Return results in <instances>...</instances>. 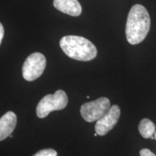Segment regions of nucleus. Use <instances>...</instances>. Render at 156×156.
<instances>
[{"label": "nucleus", "mask_w": 156, "mask_h": 156, "mask_svg": "<svg viewBox=\"0 0 156 156\" xmlns=\"http://www.w3.org/2000/svg\"><path fill=\"white\" fill-rule=\"evenodd\" d=\"M151 28V17L144 6L134 5L129 12L126 24V37L132 45L145 40Z\"/></svg>", "instance_id": "1"}, {"label": "nucleus", "mask_w": 156, "mask_h": 156, "mask_svg": "<svg viewBox=\"0 0 156 156\" xmlns=\"http://www.w3.org/2000/svg\"><path fill=\"white\" fill-rule=\"evenodd\" d=\"M60 46L66 55L78 61L88 62L97 56L95 45L82 36H64L60 40Z\"/></svg>", "instance_id": "2"}, {"label": "nucleus", "mask_w": 156, "mask_h": 156, "mask_svg": "<svg viewBox=\"0 0 156 156\" xmlns=\"http://www.w3.org/2000/svg\"><path fill=\"white\" fill-rule=\"evenodd\" d=\"M68 98L62 90L56 91L54 94L44 96L36 107V114L41 119L45 118L51 112L64 109L67 106Z\"/></svg>", "instance_id": "3"}, {"label": "nucleus", "mask_w": 156, "mask_h": 156, "mask_svg": "<svg viewBox=\"0 0 156 156\" xmlns=\"http://www.w3.org/2000/svg\"><path fill=\"white\" fill-rule=\"evenodd\" d=\"M111 108V102L105 97L84 103L80 108V114L87 122H97L103 117Z\"/></svg>", "instance_id": "4"}, {"label": "nucleus", "mask_w": 156, "mask_h": 156, "mask_svg": "<svg viewBox=\"0 0 156 156\" xmlns=\"http://www.w3.org/2000/svg\"><path fill=\"white\" fill-rule=\"evenodd\" d=\"M46 65L44 55L39 52L30 54L23 64V77L27 81H34L40 77L44 73Z\"/></svg>", "instance_id": "5"}, {"label": "nucleus", "mask_w": 156, "mask_h": 156, "mask_svg": "<svg viewBox=\"0 0 156 156\" xmlns=\"http://www.w3.org/2000/svg\"><path fill=\"white\" fill-rule=\"evenodd\" d=\"M121 115L120 108L117 105L111 106L103 117L96 122L95 132L100 136H104L116 126Z\"/></svg>", "instance_id": "6"}, {"label": "nucleus", "mask_w": 156, "mask_h": 156, "mask_svg": "<svg viewBox=\"0 0 156 156\" xmlns=\"http://www.w3.org/2000/svg\"><path fill=\"white\" fill-rule=\"evenodd\" d=\"M16 124L17 116L12 112H7L0 118V141L5 140L12 133Z\"/></svg>", "instance_id": "7"}, {"label": "nucleus", "mask_w": 156, "mask_h": 156, "mask_svg": "<svg viewBox=\"0 0 156 156\" xmlns=\"http://www.w3.org/2000/svg\"><path fill=\"white\" fill-rule=\"evenodd\" d=\"M54 6L58 10L71 16H79L82 7L77 0H54Z\"/></svg>", "instance_id": "8"}, {"label": "nucleus", "mask_w": 156, "mask_h": 156, "mask_svg": "<svg viewBox=\"0 0 156 156\" xmlns=\"http://www.w3.org/2000/svg\"><path fill=\"white\" fill-rule=\"evenodd\" d=\"M155 125L149 119H143L140 122L138 129L141 136L145 139H149L154 136L155 132Z\"/></svg>", "instance_id": "9"}, {"label": "nucleus", "mask_w": 156, "mask_h": 156, "mask_svg": "<svg viewBox=\"0 0 156 156\" xmlns=\"http://www.w3.org/2000/svg\"><path fill=\"white\" fill-rule=\"evenodd\" d=\"M33 156H57V153L55 150L48 148V149H44L34 155Z\"/></svg>", "instance_id": "10"}, {"label": "nucleus", "mask_w": 156, "mask_h": 156, "mask_svg": "<svg viewBox=\"0 0 156 156\" xmlns=\"http://www.w3.org/2000/svg\"><path fill=\"white\" fill-rule=\"evenodd\" d=\"M140 156H156L153 152H151L149 149L147 148H143L140 151Z\"/></svg>", "instance_id": "11"}, {"label": "nucleus", "mask_w": 156, "mask_h": 156, "mask_svg": "<svg viewBox=\"0 0 156 156\" xmlns=\"http://www.w3.org/2000/svg\"><path fill=\"white\" fill-rule=\"evenodd\" d=\"M4 34H5V30H4L3 25H2V23H0V44H1L2 41Z\"/></svg>", "instance_id": "12"}, {"label": "nucleus", "mask_w": 156, "mask_h": 156, "mask_svg": "<svg viewBox=\"0 0 156 156\" xmlns=\"http://www.w3.org/2000/svg\"><path fill=\"white\" fill-rule=\"evenodd\" d=\"M154 139L156 140V131L155 132V134H154Z\"/></svg>", "instance_id": "13"}]
</instances>
